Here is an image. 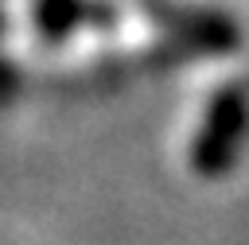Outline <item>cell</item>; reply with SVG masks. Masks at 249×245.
<instances>
[{
  "label": "cell",
  "instance_id": "1",
  "mask_svg": "<svg viewBox=\"0 0 249 245\" xmlns=\"http://www.w3.org/2000/svg\"><path fill=\"white\" fill-rule=\"evenodd\" d=\"M245 121H249V113H245V97H241V93L218 97L214 109H210V128L198 136L195 163H198L202 171H218V167L233 156L237 136L245 132Z\"/></svg>",
  "mask_w": 249,
  "mask_h": 245
}]
</instances>
